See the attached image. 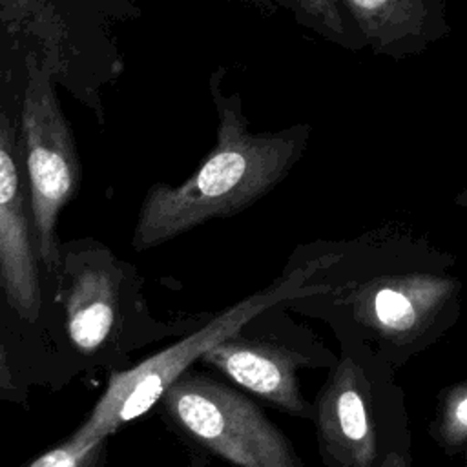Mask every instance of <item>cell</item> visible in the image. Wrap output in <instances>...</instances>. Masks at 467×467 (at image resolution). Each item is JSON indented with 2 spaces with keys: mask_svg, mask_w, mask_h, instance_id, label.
<instances>
[{
  "mask_svg": "<svg viewBox=\"0 0 467 467\" xmlns=\"http://www.w3.org/2000/svg\"><path fill=\"white\" fill-rule=\"evenodd\" d=\"M361 33L379 44H390L420 27L423 4L412 0H343Z\"/></svg>",
  "mask_w": 467,
  "mask_h": 467,
  "instance_id": "10",
  "label": "cell"
},
{
  "mask_svg": "<svg viewBox=\"0 0 467 467\" xmlns=\"http://www.w3.org/2000/svg\"><path fill=\"white\" fill-rule=\"evenodd\" d=\"M93 451V447L80 445L69 438L62 445L33 460L27 467H82Z\"/></svg>",
  "mask_w": 467,
  "mask_h": 467,
  "instance_id": "13",
  "label": "cell"
},
{
  "mask_svg": "<svg viewBox=\"0 0 467 467\" xmlns=\"http://www.w3.org/2000/svg\"><path fill=\"white\" fill-rule=\"evenodd\" d=\"M35 365L24 347L0 328V398H15L24 392Z\"/></svg>",
  "mask_w": 467,
  "mask_h": 467,
  "instance_id": "12",
  "label": "cell"
},
{
  "mask_svg": "<svg viewBox=\"0 0 467 467\" xmlns=\"http://www.w3.org/2000/svg\"><path fill=\"white\" fill-rule=\"evenodd\" d=\"M454 292L456 281L443 275H379L350 294V306L358 323L396 345H405L434 323Z\"/></svg>",
  "mask_w": 467,
  "mask_h": 467,
  "instance_id": "8",
  "label": "cell"
},
{
  "mask_svg": "<svg viewBox=\"0 0 467 467\" xmlns=\"http://www.w3.org/2000/svg\"><path fill=\"white\" fill-rule=\"evenodd\" d=\"M319 451L330 467H379L370 385L363 368L345 356L316 400Z\"/></svg>",
  "mask_w": 467,
  "mask_h": 467,
  "instance_id": "7",
  "label": "cell"
},
{
  "mask_svg": "<svg viewBox=\"0 0 467 467\" xmlns=\"http://www.w3.org/2000/svg\"><path fill=\"white\" fill-rule=\"evenodd\" d=\"M119 272L104 250L58 244L51 286V339L82 358L109 341L119 314Z\"/></svg>",
  "mask_w": 467,
  "mask_h": 467,
  "instance_id": "6",
  "label": "cell"
},
{
  "mask_svg": "<svg viewBox=\"0 0 467 467\" xmlns=\"http://www.w3.org/2000/svg\"><path fill=\"white\" fill-rule=\"evenodd\" d=\"M13 38L22 55L18 146L29 188L38 255L53 286L60 244L57 221L77 193L80 161L49 69L26 42L15 35Z\"/></svg>",
  "mask_w": 467,
  "mask_h": 467,
  "instance_id": "3",
  "label": "cell"
},
{
  "mask_svg": "<svg viewBox=\"0 0 467 467\" xmlns=\"http://www.w3.org/2000/svg\"><path fill=\"white\" fill-rule=\"evenodd\" d=\"M4 31H5V27H4V22L0 20V40H2V36H4Z\"/></svg>",
  "mask_w": 467,
  "mask_h": 467,
  "instance_id": "16",
  "label": "cell"
},
{
  "mask_svg": "<svg viewBox=\"0 0 467 467\" xmlns=\"http://www.w3.org/2000/svg\"><path fill=\"white\" fill-rule=\"evenodd\" d=\"M310 272V266L296 270L274 286L235 303L179 343L146 358L130 370L113 372L104 394L71 440L97 449L106 436L148 412L188 367L217 343L234 337L243 325L275 303L303 296V281Z\"/></svg>",
  "mask_w": 467,
  "mask_h": 467,
  "instance_id": "4",
  "label": "cell"
},
{
  "mask_svg": "<svg viewBox=\"0 0 467 467\" xmlns=\"http://www.w3.org/2000/svg\"><path fill=\"white\" fill-rule=\"evenodd\" d=\"M234 383L265 398L301 418H310L314 409L303 400L296 378L297 358L281 347L241 337H228L210 348L202 358Z\"/></svg>",
  "mask_w": 467,
  "mask_h": 467,
  "instance_id": "9",
  "label": "cell"
},
{
  "mask_svg": "<svg viewBox=\"0 0 467 467\" xmlns=\"http://www.w3.org/2000/svg\"><path fill=\"white\" fill-rule=\"evenodd\" d=\"M294 9L306 13L323 27L334 31V33H343V15H341V2H330V0H306V2H297L292 5Z\"/></svg>",
  "mask_w": 467,
  "mask_h": 467,
  "instance_id": "14",
  "label": "cell"
},
{
  "mask_svg": "<svg viewBox=\"0 0 467 467\" xmlns=\"http://www.w3.org/2000/svg\"><path fill=\"white\" fill-rule=\"evenodd\" d=\"M212 93L219 111L217 142L184 182L148 190L131 237L139 252L248 208L285 179L306 146V126L254 133L237 95L224 97L215 84Z\"/></svg>",
  "mask_w": 467,
  "mask_h": 467,
  "instance_id": "1",
  "label": "cell"
},
{
  "mask_svg": "<svg viewBox=\"0 0 467 467\" xmlns=\"http://www.w3.org/2000/svg\"><path fill=\"white\" fill-rule=\"evenodd\" d=\"M379 467H410V463L407 462V458L400 452L389 451L385 452V456L381 458V465Z\"/></svg>",
  "mask_w": 467,
  "mask_h": 467,
  "instance_id": "15",
  "label": "cell"
},
{
  "mask_svg": "<svg viewBox=\"0 0 467 467\" xmlns=\"http://www.w3.org/2000/svg\"><path fill=\"white\" fill-rule=\"evenodd\" d=\"M436 436L449 452H458L467 440V383L449 387L441 398Z\"/></svg>",
  "mask_w": 467,
  "mask_h": 467,
  "instance_id": "11",
  "label": "cell"
},
{
  "mask_svg": "<svg viewBox=\"0 0 467 467\" xmlns=\"http://www.w3.org/2000/svg\"><path fill=\"white\" fill-rule=\"evenodd\" d=\"M20 88L22 55L5 27L0 40V328L24 347L36 368L49 350L51 285L38 255L18 146Z\"/></svg>",
  "mask_w": 467,
  "mask_h": 467,
  "instance_id": "2",
  "label": "cell"
},
{
  "mask_svg": "<svg viewBox=\"0 0 467 467\" xmlns=\"http://www.w3.org/2000/svg\"><path fill=\"white\" fill-rule=\"evenodd\" d=\"M162 401L181 429L237 467H303L290 441L261 409L224 383L184 372Z\"/></svg>",
  "mask_w": 467,
  "mask_h": 467,
  "instance_id": "5",
  "label": "cell"
}]
</instances>
